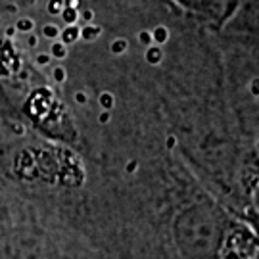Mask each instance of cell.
<instances>
[{
	"label": "cell",
	"instance_id": "cell-1",
	"mask_svg": "<svg viewBox=\"0 0 259 259\" xmlns=\"http://www.w3.org/2000/svg\"><path fill=\"white\" fill-rule=\"evenodd\" d=\"M81 35V31L77 27H67V29H64L62 33H60V37H62V42L64 45H69V42H75L77 40V37Z\"/></svg>",
	"mask_w": 259,
	"mask_h": 259
},
{
	"label": "cell",
	"instance_id": "cell-2",
	"mask_svg": "<svg viewBox=\"0 0 259 259\" xmlns=\"http://www.w3.org/2000/svg\"><path fill=\"white\" fill-rule=\"evenodd\" d=\"M50 56L52 58H58V60H64L65 56H67V48H65V45L60 40H56V42H52V47H50Z\"/></svg>",
	"mask_w": 259,
	"mask_h": 259
},
{
	"label": "cell",
	"instance_id": "cell-3",
	"mask_svg": "<svg viewBox=\"0 0 259 259\" xmlns=\"http://www.w3.org/2000/svg\"><path fill=\"white\" fill-rule=\"evenodd\" d=\"M33 27H35V23L29 18L18 19V23H16V31H21V33H33Z\"/></svg>",
	"mask_w": 259,
	"mask_h": 259
},
{
	"label": "cell",
	"instance_id": "cell-4",
	"mask_svg": "<svg viewBox=\"0 0 259 259\" xmlns=\"http://www.w3.org/2000/svg\"><path fill=\"white\" fill-rule=\"evenodd\" d=\"M60 33H62V31L56 27L54 23H48V25H45V29H42V35L47 38H58Z\"/></svg>",
	"mask_w": 259,
	"mask_h": 259
},
{
	"label": "cell",
	"instance_id": "cell-5",
	"mask_svg": "<svg viewBox=\"0 0 259 259\" xmlns=\"http://www.w3.org/2000/svg\"><path fill=\"white\" fill-rule=\"evenodd\" d=\"M48 12H50L52 16L62 14V12H64V0H50V4H48Z\"/></svg>",
	"mask_w": 259,
	"mask_h": 259
},
{
	"label": "cell",
	"instance_id": "cell-6",
	"mask_svg": "<svg viewBox=\"0 0 259 259\" xmlns=\"http://www.w3.org/2000/svg\"><path fill=\"white\" fill-rule=\"evenodd\" d=\"M98 33H100V27H84L83 31H81V37H83L84 40H93V38L98 37Z\"/></svg>",
	"mask_w": 259,
	"mask_h": 259
},
{
	"label": "cell",
	"instance_id": "cell-7",
	"mask_svg": "<svg viewBox=\"0 0 259 259\" xmlns=\"http://www.w3.org/2000/svg\"><path fill=\"white\" fill-rule=\"evenodd\" d=\"M152 38L157 40V42H165L167 38H169V33H167L165 27H157L156 31H154V35H152Z\"/></svg>",
	"mask_w": 259,
	"mask_h": 259
},
{
	"label": "cell",
	"instance_id": "cell-8",
	"mask_svg": "<svg viewBox=\"0 0 259 259\" xmlns=\"http://www.w3.org/2000/svg\"><path fill=\"white\" fill-rule=\"evenodd\" d=\"M146 58H148L150 64H157V62L161 60V52H159V48H150Z\"/></svg>",
	"mask_w": 259,
	"mask_h": 259
},
{
	"label": "cell",
	"instance_id": "cell-9",
	"mask_svg": "<svg viewBox=\"0 0 259 259\" xmlns=\"http://www.w3.org/2000/svg\"><path fill=\"white\" fill-rule=\"evenodd\" d=\"M111 50H113L115 54H121V52L127 50V42H125V40H115V42L111 45Z\"/></svg>",
	"mask_w": 259,
	"mask_h": 259
},
{
	"label": "cell",
	"instance_id": "cell-10",
	"mask_svg": "<svg viewBox=\"0 0 259 259\" xmlns=\"http://www.w3.org/2000/svg\"><path fill=\"white\" fill-rule=\"evenodd\" d=\"M100 104H102L104 108H106V110H110L111 106H113V96H111V94H102V96H100Z\"/></svg>",
	"mask_w": 259,
	"mask_h": 259
},
{
	"label": "cell",
	"instance_id": "cell-11",
	"mask_svg": "<svg viewBox=\"0 0 259 259\" xmlns=\"http://www.w3.org/2000/svg\"><path fill=\"white\" fill-rule=\"evenodd\" d=\"M62 14H64V18H65V21H67V23H73V21H75V10L73 8H64V12H62Z\"/></svg>",
	"mask_w": 259,
	"mask_h": 259
},
{
	"label": "cell",
	"instance_id": "cell-12",
	"mask_svg": "<svg viewBox=\"0 0 259 259\" xmlns=\"http://www.w3.org/2000/svg\"><path fill=\"white\" fill-rule=\"evenodd\" d=\"M50 60H52V56L50 54H38L37 65H50Z\"/></svg>",
	"mask_w": 259,
	"mask_h": 259
},
{
	"label": "cell",
	"instance_id": "cell-13",
	"mask_svg": "<svg viewBox=\"0 0 259 259\" xmlns=\"http://www.w3.org/2000/svg\"><path fill=\"white\" fill-rule=\"evenodd\" d=\"M52 75H54V79L58 81V83H62V81L65 79V71L62 69V67H54V73Z\"/></svg>",
	"mask_w": 259,
	"mask_h": 259
},
{
	"label": "cell",
	"instance_id": "cell-14",
	"mask_svg": "<svg viewBox=\"0 0 259 259\" xmlns=\"http://www.w3.org/2000/svg\"><path fill=\"white\" fill-rule=\"evenodd\" d=\"M139 40L140 42H144V45H150V42H152V35L146 33V31H142V33L139 35Z\"/></svg>",
	"mask_w": 259,
	"mask_h": 259
},
{
	"label": "cell",
	"instance_id": "cell-15",
	"mask_svg": "<svg viewBox=\"0 0 259 259\" xmlns=\"http://www.w3.org/2000/svg\"><path fill=\"white\" fill-rule=\"evenodd\" d=\"M27 45H29V47H37V45H38V37H37V35H33V33H31V35L27 37Z\"/></svg>",
	"mask_w": 259,
	"mask_h": 259
},
{
	"label": "cell",
	"instance_id": "cell-16",
	"mask_svg": "<svg viewBox=\"0 0 259 259\" xmlns=\"http://www.w3.org/2000/svg\"><path fill=\"white\" fill-rule=\"evenodd\" d=\"M75 102H77V104H84V102H87V96H84L83 93H77V94H75Z\"/></svg>",
	"mask_w": 259,
	"mask_h": 259
},
{
	"label": "cell",
	"instance_id": "cell-17",
	"mask_svg": "<svg viewBox=\"0 0 259 259\" xmlns=\"http://www.w3.org/2000/svg\"><path fill=\"white\" fill-rule=\"evenodd\" d=\"M93 18H94L93 10H84V12H83V19H84V21H91Z\"/></svg>",
	"mask_w": 259,
	"mask_h": 259
},
{
	"label": "cell",
	"instance_id": "cell-18",
	"mask_svg": "<svg viewBox=\"0 0 259 259\" xmlns=\"http://www.w3.org/2000/svg\"><path fill=\"white\" fill-rule=\"evenodd\" d=\"M110 121V111H102L100 113V123H108Z\"/></svg>",
	"mask_w": 259,
	"mask_h": 259
},
{
	"label": "cell",
	"instance_id": "cell-19",
	"mask_svg": "<svg viewBox=\"0 0 259 259\" xmlns=\"http://www.w3.org/2000/svg\"><path fill=\"white\" fill-rule=\"evenodd\" d=\"M77 6H79V0H69V4H67V8H73V10H77Z\"/></svg>",
	"mask_w": 259,
	"mask_h": 259
},
{
	"label": "cell",
	"instance_id": "cell-20",
	"mask_svg": "<svg viewBox=\"0 0 259 259\" xmlns=\"http://www.w3.org/2000/svg\"><path fill=\"white\" fill-rule=\"evenodd\" d=\"M16 35V27H8L6 29V37H14Z\"/></svg>",
	"mask_w": 259,
	"mask_h": 259
},
{
	"label": "cell",
	"instance_id": "cell-21",
	"mask_svg": "<svg viewBox=\"0 0 259 259\" xmlns=\"http://www.w3.org/2000/svg\"><path fill=\"white\" fill-rule=\"evenodd\" d=\"M8 12H10V14H14V12H18V8H16V6H12V4H10V6H8Z\"/></svg>",
	"mask_w": 259,
	"mask_h": 259
},
{
	"label": "cell",
	"instance_id": "cell-22",
	"mask_svg": "<svg viewBox=\"0 0 259 259\" xmlns=\"http://www.w3.org/2000/svg\"><path fill=\"white\" fill-rule=\"evenodd\" d=\"M27 2H29V4H33V2H35V0H27Z\"/></svg>",
	"mask_w": 259,
	"mask_h": 259
}]
</instances>
